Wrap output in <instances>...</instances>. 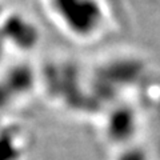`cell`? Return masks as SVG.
Returning a JSON list of instances; mask_svg holds the SVG:
<instances>
[{
    "instance_id": "obj_1",
    "label": "cell",
    "mask_w": 160,
    "mask_h": 160,
    "mask_svg": "<svg viewBox=\"0 0 160 160\" xmlns=\"http://www.w3.org/2000/svg\"><path fill=\"white\" fill-rule=\"evenodd\" d=\"M55 8L63 23L79 36L93 35L102 20L96 0H55Z\"/></svg>"
}]
</instances>
